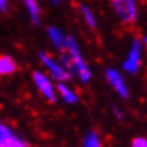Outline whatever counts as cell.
<instances>
[{
	"label": "cell",
	"mask_w": 147,
	"mask_h": 147,
	"mask_svg": "<svg viewBox=\"0 0 147 147\" xmlns=\"http://www.w3.org/2000/svg\"><path fill=\"white\" fill-rule=\"evenodd\" d=\"M57 92H59V96L61 97V100L67 104H74L77 103V93L66 83H59L57 84Z\"/></svg>",
	"instance_id": "obj_7"
},
{
	"label": "cell",
	"mask_w": 147,
	"mask_h": 147,
	"mask_svg": "<svg viewBox=\"0 0 147 147\" xmlns=\"http://www.w3.org/2000/svg\"><path fill=\"white\" fill-rule=\"evenodd\" d=\"M63 1H64V0H50V3H51L53 6H60Z\"/></svg>",
	"instance_id": "obj_17"
},
{
	"label": "cell",
	"mask_w": 147,
	"mask_h": 147,
	"mask_svg": "<svg viewBox=\"0 0 147 147\" xmlns=\"http://www.w3.org/2000/svg\"><path fill=\"white\" fill-rule=\"evenodd\" d=\"M47 36H49L50 42L57 47V49H63L64 47V43H66V34L63 33L61 29L56 27V26H50L47 29Z\"/></svg>",
	"instance_id": "obj_9"
},
{
	"label": "cell",
	"mask_w": 147,
	"mask_h": 147,
	"mask_svg": "<svg viewBox=\"0 0 147 147\" xmlns=\"http://www.w3.org/2000/svg\"><path fill=\"white\" fill-rule=\"evenodd\" d=\"M17 69L14 59L9 54L0 56V76H11Z\"/></svg>",
	"instance_id": "obj_8"
},
{
	"label": "cell",
	"mask_w": 147,
	"mask_h": 147,
	"mask_svg": "<svg viewBox=\"0 0 147 147\" xmlns=\"http://www.w3.org/2000/svg\"><path fill=\"white\" fill-rule=\"evenodd\" d=\"M83 147H103L101 146V140H100L97 133L92 131V133L86 134V137L83 140Z\"/></svg>",
	"instance_id": "obj_13"
},
{
	"label": "cell",
	"mask_w": 147,
	"mask_h": 147,
	"mask_svg": "<svg viewBox=\"0 0 147 147\" xmlns=\"http://www.w3.org/2000/svg\"><path fill=\"white\" fill-rule=\"evenodd\" d=\"M142 57H143V43L140 40L134 39L131 42V46H130V50L127 53V57L123 63V70L130 73V74L137 73V70L142 66Z\"/></svg>",
	"instance_id": "obj_3"
},
{
	"label": "cell",
	"mask_w": 147,
	"mask_h": 147,
	"mask_svg": "<svg viewBox=\"0 0 147 147\" xmlns=\"http://www.w3.org/2000/svg\"><path fill=\"white\" fill-rule=\"evenodd\" d=\"M27 11H29V16H30V20L37 24L39 20H40V6H39V1L37 0H23Z\"/></svg>",
	"instance_id": "obj_10"
},
{
	"label": "cell",
	"mask_w": 147,
	"mask_h": 147,
	"mask_svg": "<svg viewBox=\"0 0 147 147\" xmlns=\"http://www.w3.org/2000/svg\"><path fill=\"white\" fill-rule=\"evenodd\" d=\"M106 77H107V82L111 86V89L120 96V97H129V87H127V83L124 82L123 76L116 71L114 69H109L106 71Z\"/></svg>",
	"instance_id": "obj_6"
},
{
	"label": "cell",
	"mask_w": 147,
	"mask_h": 147,
	"mask_svg": "<svg viewBox=\"0 0 147 147\" xmlns=\"http://www.w3.org/2000/svg\"><path fill=\"white\" fill-rule=\"evenodd\" d=\"M16 137H17V136L13 133V130H11L7 124H4V123L0 121V147L7 144V143H10V142L14 140Z\"/></svg>",
	"instance_id": "obj_11"
},
{
	"label": "cell",
	"mask_w": 147,
	"mask_h": 147,
	"mask_svg": "<svg viewBox=\"0 0 147 147\" xmlns=\"http://www.w3.org/2000/svg\"><path fill=\"white\" fill-rule=\"evenodd\" d=\"M113 9L123 23H133L137 19L136 0H111Z\"/></svg>",
	"instance_id": "obj_4"
},
{
	"label": "cell",
	"mask_w": 147,
	"mask_h": 147,
	"mask_svg": "<svg viewBox=\"0 0 147 147\" xmlns=\"http://www.w3.org/2000/svg\"><path fill=\"white\" fill-rule=\"evenodd\" d=\"M80 13H82V16H83V19H84V22H86V24H87L89 27L94 29V27L97 26L96 16L93 14V11H92L87 6H80Z\"/></svg>",
	"instance_id": "obj_12"
},
{
	"label": "cell",
	"mask_w": 147,
	"mask_h": 147,
	"mask_svg": "<svg viewBox=\"0 0 147 147\" xmlns=\"http://www.w3.org/2000/svg\"><path fill=\"white\" fill-rule=\"evenodd\" d=\"M131 147H147V137H136V139H133Z\"/></svg>",
	"instance_id": "obj_15"
},
{
	"label": "cell",
	"mask_w": 147,
	"mask_h": 147,
	"mask_svg": "<svg viewBox=\"0 0 147 147\" xmlns=\"http://www.w3.org/2000/svg\"><path fill=\"white\" fill-rule=\"evenodd\" d=\"M1 147H27V144L20 137H16L14 140H11L10 143H7V144H4V146H1Z\"/></svg>",
	"instance_id": "obj_14"
},
{
	"label": "cell",
	"mask_w": 147,
	"mask_h": 147,
	"mask_svg": "<svg viewBox=\"0 0 147 147\" xmlns=\"http://www.w3.org/2000/svg\"><path fill=\"white\" fill-rule=\"evenodd\" d=\"M39 57H40L43 66L46 67V70L49 71V74H50L51 79H54V80L59 82V83H66L67 80H70L71 74L69 73V70H67L60 61L54 60L50 54L43 53V51L39 53Z\"/></svg>",
	"instance_id": "obj_2"
},
{
	"label": "cell",
	"mask_w": 147,
	"mask_h": 147,
	"mask_svg": "<svg viewBox=\"0 0 147 147\" xmlns=\"http://www.w3.org/2000/svg\"><path fill=\"white\" fill-rule=\"evenodd\" d=\"M143 42H144V43H146V45H147V34H146V36H144V39H143Z\"/></svg>",
	"instance_id": "obj_18"
},
{
	"label": "cell",
	"mask_w": 147,
	"mask_h": 147,
	"mask_svg": "<svg viewBox=\"0 0 147 147\" xmlns=\"http://www.w3.org/2000/svg\"><path fill=\"white\" fill-rule=\"evenodd\" d=\"M33 83L39 89V92L43 94V97L47 98L49 101H56L57 94H56V87L51 83V79L43 74L42 71H34L33 73Z\"/></svg>",
	"instance_id": "obj_5"
},
{
	"label": "cell",
	"mask_w": 147,
	"mask_h": 147,
	"mask_svg": "<svg viewBox=\"0 0 147 147\" xmlns=\"http://www.w3.org/2000/svg\"><path fill=\"white\" fill-rule=\"evenodd\" d=\"M9 9V0H0V13H6Z\"/></svg>",
	"instance_id": "obj_16"
},
{
	"label": "cell",
	"mask_w": 147,
	"mask_h": 147,
	"mask_svg": "<svg viewBox=\"0 0 147 147\" xmlns=\"http://www.w3.org/2000/svg\"><path fill=\"white\" fill-rule=\"evenodd\" d=\"M63 49L66 50V54L61 56V60H63L61 64L69 70L70 74H76L82 83H89L92 79V71L82 56V50L79 47L76 39L71 36L70 37L67 36Z\"/></svg>",
	"instance_id": "obj_1"
}]
</instances>
